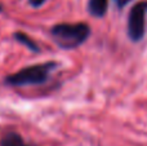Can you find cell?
<instances>
[{
	"instance_id": "cell-8",
	"label": "cell",
	"mask_w": 147,
	"mask_h": 146,
	"mask_svg": "<svg viewBox=\"0 0 147 146\" xmlns=\"http://www.w3.org/2000/svg\"><path fill=\"white\" fill-rule=\"evenodd\" d=\"M130 1H132V0H114V3L116 4V7L119 8V9H123V8L129 4Z\"/></svg>"
},
{
	"instance_id": "cell-4",
	"label": "cell",
	"mask_w": 147,
	"mask_h": 146,
	"mask_svg": "<svg viewBox=\"0 0 147 146\" xmlns=\"http://www.w3.org/2000/svg\"><path fill=\"white\" fill-rule=\"evenodd\" d=\"M109 9V0H88V12L96 18H102Z\"/></svg>"
},
{
	"instance_id": "cell-7",
	"label": "cell",
	"mask_w": 147,
	"mask_h": 146,
	"mask_svg": "<svg viewBox=\"0 0 147 146\" xmlns=\"http://www.w3.org/2000/svg\"><path fill=\"white\" fill-rule=\"evenodd\" d=\"M47 0H28V4L32 8H40Z\"/></svg>"
},
{
	"instance_id": "cell-3",
	"label": "cell",
	"mask_w": 147,
	"mask_h": 146,
	"mask_svg": "<svg viewBox=\"0 0 147 146\" xmlns=\"http://www.w3.org/2000/svg\"><path fill=\"white\" fill-rule=\"evenodd\" d=\"M146 14H147V0L140 1L132 7L128 16V36L133 43H138L145 38L146 34Z\"/></svg>"
},
{
	"instance_id": "cell-5",
	"label": "cell",
	"mask_w": 147,
	"mask_h": 146,
	"mask_svg": "<svg viewBox=\"0 0 147 146\" xmlns=\"http://www.w3.org/2000/svg\"><path fill=\"white\" fill-rule=\"evenodd\" d=\"M13 38H14V40L17 41V43L25 45L28 51L34 52V53H39V52H40V47H39V44L36 43L32 38H30L27 34L23 32V31H16V32L13 34Z\"/></svg>"
},
{
	"instance_id": "cell-2",
	"label": "cell",
	"mask_w": 147,
	"mask_h": 146,
	"mask_svg": "<svg viewBox=\"0 0 147 146\" xmlns=\"http://www.w3.org/2000/svg\"><path fill=\"white\" fill-rule=\"evenodd\" d=\"M57 61H47L44 64H36L23 67L14 74L7 75L4 83L12 87H25V85H38L48 82L51 72L58 67Z\"/></svg>"
},
{
	"instance_id": "cell-6",
	"label": "cell",
	"mask_w": 147,
	"mask_h": 146,
	"mask_svg": "<svg viewBox=\"0 0 147 146\" xmlns=\"http://www.w3.org/2000/svg\"><path fill=\"white\" fill-rule=\"evenodd\" d=\"M0 146H26V144L20 133L10 132L0 140Z\"/></svg>"
},
{
	"instance_id": "cell-1",
	"label": "cell",
	"mask_w": 147,
	"mask_h": 146,
	"mask_svg": "<svg viewBox=\"0 0 147 146\" xmlns=\"http://www.w3.org/2000/svg\"><path fill=\"white\" fill-rule=\"evenodd\" d=\"M90 27L85 22L57 23L49 30L53 43L65 51L75 49L83 45L90 36Z\"/></svg>"
},
{
	"instance_id": "cell-10",
	"label": "cell",
	"mask_w": 147,
	"mask_h": 146,
	"mask_svg": "<svg viewBox=\"0 0 147 146\" xmlns=\"http://www.w3.org/2000/svg\"><path fill=\"white\" fill-rule=\"evenodd\" d=\"M26 146H36V145H26Z\"/></svg>"
},
{
	"instance_id": "cell-9",
	"label": "cell",
	"mask_w": 147,
	"mask_h": 146,
	"mask_svg": "<svg viewBox=\"0 0 147 146\" xmlns=\"http://www.w3.org/2000/svg\"><path fill=\"white\" fill-rule=\"evenodd\" d=\"M1 10H3V5L0 4V12H1Z\"/></svg>"
}]
</instances>
